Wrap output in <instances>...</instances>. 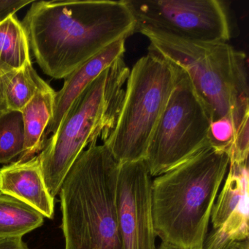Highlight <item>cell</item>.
<instances>
[{
  "label": "cell",
  "mask_w": 249,
  "mask_h": 249,
  "mask_svg": "<svg viewBox=\"0 0 249 249\" xmlns=\"http://www.w3.org/2000/svg\"><path fill=\"white\" fill-rule=\"evenodd\" d=\"M21 23L37 64L55 79L136 33L126 0L34 2Z\"/></svg>",
  "instance_id": "1"
},
{
  "label": "cell",
  "mask_w": 249,
  "mask_h": 249,
  "mask_svg": "<svg viewBox=\"0 0 249 249\" xmlns=\"http://www.w3.org/2000/svg\"><path fill=\"white\" fill-rule=\"evenodd\" d=\"M229 164L227 153L208 145L152 180L154 230L163 244L176 249H202Z\"/></svg>",
  "instance_id": "2"
},
{
  "label": "cell",
  "mask_w": 249,
  "mask_h": 249,
  "mask_svg": "<svg viewBox=\"0 0 249 249\" xmlns=\"http://www.w3.org/2000/svg\"><path fill=\"white\" fill-rule=\"evenodd\" d=\"M119 163L108 148L89 145L61 187L65 249H122L116 186Z\"/></svg>",
  "instance_id": "3"
},
{
  "label": "cell",
  "mask_w": 249,
  "mask_h": 249,
  "mask_svg": "<svg viewBox=\"0 0 249 249\" xmlns=\"http://www.w3.org/2000/svg\"><path fill=\"white\" fill-rule=\"evenodd\" d=\"M149 40L148 51L186 72L212 122L228 119L238 130L249 118L246 56L227 42L189 41L154 30L138 31Z\"/></svg>",
  "instance_id": "4"
},
{
  "label": "cell",
  "mask_w": 249,
  "mask_h": 249,
  "mask_svg": "<svg viewBox=\"0 0 249 249\" xmlns=\"http://www.w3.org/2000/svg\"><path fill=\"white\" fill-rule=\"evenodd\" d=\"M129 68L124 57L93 81L68 110L57 131L38 154L49 193L54 198L86 147L103 142L117 122Z\"/></svg>",
  "instance_id": "5"
},
{
  "label": "cell",
  "mask_w": 249,
  "mask_h": 249,
  "mask_svg": "<svg viewBox=\"0 0 249 249\" xmlns=\"http://www.w3.org/2000/svg\"><path fill=\"white\" fill-rule=\"evenodd\" d=\"M178 72V67L151 52L129 71L117 122L103 142L119 164L145 160Z\"/></svg>",
  "instance_id": "6"
},
{
  "label": "cell",
  "mask_w": 249,
  "mask_h": 249,
  "mask_svg": "<svg viewBox=\"0 0 249 249\" xmlns=\"http://www.w3.org/2000/svg\"><path fill=\"white\" fill-rule=\"evenodd\" d=\"M211 123L208 109L186 72L179 68L144 160L151 177L169 171L210 145Z\"/></svg>",
  "instance_id": "7"
},
{
  "label": "cell",
  "mask_w": 249,
  "mask_h": 249,
  "mask_svg": "<svg viewBox=\"0 0 249 249\" xmlns=\"http://www.w3.org/2000/svg\"><path fill=\"white\" fill-rule=\"evenodd\" d=\"M141 29L202 43L227 42L230 21L218 0H126Z\"/></svg>",
  "instance_id": "8"
},
{
  "label": "cell",
  "mask_w": 249,
  "mask_h": 249,
  "mask_svg": "<svg viewBox=\"0 0 249 249\" xmlns=\"http://www.w3.org/2000/svg\"><path fill=\"white\" fill-rule=\"evenodd\" d=\"M151 182L145 161L119 164L116 205L122 249H157Z\"/></svg>",
  "instance_id": "9"
},
{
  "label": "cell",
  "mask_w": 249,
  "mask_h": 249,
  "mask_svg": "<svg viewBox=\"0 0 249 249\" xmlns=\"http://www.w3.org/2000/svg\"><path fill=\"white\" fill-rule=\"evenodd\" d=\"M0 193L17 198L46 218L54 215V198L48 190L38 155L0 169Z\"/></svg>",
  "instance_id": "10"
},
{
  "label": "cell",
  "mask_w": 249,
  "mask_h": 249,
  "mask_svg": "<svg viewBox=\"0 0 249 249\" xmlns=\"http://www.w3.org/2000/svg\"><path fill=\"white\" fill-rule=\"evenodd\" d=\"M125 52V40L116 42L65 78L62 89L56 94L53 116L44 134V146L48 137L57 131L68 110L83 91L105 70L111 66L118 59L124 57Z\"/></svg>",
  "instance_id": "11"
},
{
  "label": "cell",
  "mask_w": 249,
  "mask_h": 249,
  "mask_svg": "<svg viewBox=\"0 0 249 249\" xmlns=\"http://www.w3.org/2000/svg\"><path fill=\"white\" fill-rule=\"evenodd\" d=\"M56 91L49 85L39 90L21 110L24 127V148L18 161H25L44 148V134L53 116Z\"/></svg>",
  "instance_id": "12"
},
{
  "label": "cell",
  "mask_w": 249,
  "mask_h": 249,
  "mask_svg": "<svg viewBox=\"0 0 249 249\" xmlns=\"http://www.w3.org/2000/svg\"><path fill=\"white\" fill-rule=\"evenodd\" d=\"M224 187L214 202L211 220L213 230L219 228L231 216L249 213V164H229Z\"/></svg>",
  "instance_id": "13"
},
{
  "label": "cell",
  "mask_w": 249,
  "mask_h": 249,
  "mask_svg": "<svg viewBox=\"0 0 249 249\" xmlns=\"http://www.w3.org/2000/svg\"><path fill=\"white\" fill-rule=\"evenodd\" d=\"M32 64L27 32L22 23L11 16L0 23V71H18Z\"/></svg>",
  "instance_id": "14"
},
{
  "label": "cell",
  "mask_w": 249,
  "mask_h": 249,
  "mask_svg": "<svg viewBox=\"0 0 249 249\" xmlns=\"http://www.w3.org/2000/svg\"><path fill=\"white\" fill-rule=\"evenodd\" d=\"M44 216L17 198L0 193V238L22 237L43 225Z\"/></svg>",
  "instance_id": "15"
},
{
  "label": "cell",
  "mask_w": 249,
  "mask_h": 249,
  "mask_svg": "<svg viewBox=\"0 0 249 249\" xmlns=\"http://www.w3.org/2000/svg\"><path fill=\"white\" fill-rule=\"evenodd\" d=\"M3 81L8 110L21 112L39 90L49 85L32 64L4 74Z\"/></svg>",
  "instance_id": "16"
},
{
  "label": "cell",
  "mask_w": 249,
  "mask_h": 249,
  "mask_svg": "<svg viewBox=\"0 0 249 249\" xmlns=\"http://www.w3.org/2000/svg\"><path fill=\"white\" fill-rule=\"evenodd\" d=\"M24 148L22 113L8 110L0 114V163L7 164L19 157Z\"/></svg>",
  "instance_id": "17"
},
{
  "label": "cell",
  "mask_w": 249,
  "mask_h": 249,
  "mask_svg": "<svg viewBox=\"0 0 249 249\" xmlns=\"http://www.w3.org/2000/svg\"><path fill=\"white\" fill-rule=\"evenodd\" d=\"M249 119H246L234 135L227 155L230 164H240L248 161L249 152Z\"/></svg>",
  "instance_id": "18"
},
{
  "label": "cell",
  "mask_w": 249,
  "mask_h": 249,
  "mask_svg": "<svg viewBox=\"0 0 249 249\" xmlns=\"http://www.w3.org/2000/svg\"><path fill=\"white\" fill-rule=\"evenodd\" d=\"M32 2L31 0H0V23Z\"/></svg>",
  "instance_id": "19"
},
{
  "label": "cell",
  "mask_w": 249,
  "mask_h": 249,
  "mask_svg": "<svg viewBox=\"0 0 249 249\" xmlns=\"http://www.w3.org/2000/svg\"><path fill=\"white\" fill-rule=\"evenodd\" d=\"M0 249H29L23 241L22 237H4L0 238Z\"/></svg>",
  "instance_id": "20"
},
{
  "label": "cell",
  "mask_w": 249,
  "mask_h": 249,
  "mask_svg": "<svg viewBox=\"0 0 249 249\" xmlns=\"http://www.w3.org/2000/svg\"><path fill=\"white\" fill-rule=\"evenodd\" d=\"M4 72L0 71V114L8 111L7 106L6 99H5V85H4L3 75Z\"/></svg>",
  "instance_id": "21"
},
{
  "label": "cell",
  "mask_w": 249,
  "mask_h": 249,
  "mask_svg": "<svg viewBox=\"0 0 249 249\" xmlns=\"http://www.w3.org/2000/svg\"><path fill=\"white\" fill-rule=\"evenodd\" d=\"M231 249H249V239L243 241L237 242Z\"/></svg>",
  "instance_id": "22"
},
{
  "label": "cell",
  "mask_w": 249,
  "mask_h": 249,
  "mask_svg": "<svg viewBox=\"0 0 249 249\" xmlns=\"http://www.w3.org/2000/svg\"><path fill=\"white\" fill-rule=\"evenodd\" d=\"M158 249H176L175 248L170 247V246H167V245L163 244L161 243V246H160Z\"/></svg>",
  "instance_id": "23"
}]
</instances>
